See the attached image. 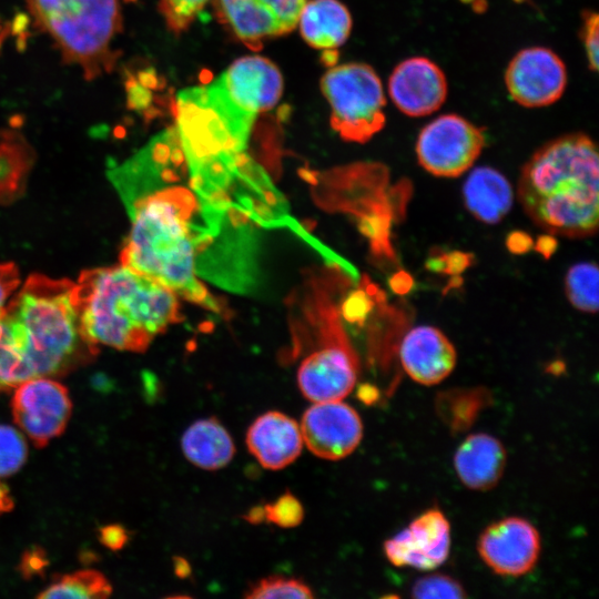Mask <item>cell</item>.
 Listing matches in <instances>:
<instances>
[{
    "label": "cell",
    "mask_w": 599,
    "mask_h": 599,
    "mask_svg": "<svg viewBox=\"0 0 599 599\" xmlns=\"http://www.w3.org/2000/svg\"><path fill=\"white\" fill-rule=\"evenodd\" d=\"M306 43L329 50L344 44L352 31V16L338 0H312L303 7L298 22Z\"/></svg>",
    "instance_id": "22"
},
{
    "label": "cell",
    "mask_w": 599,
    "mask_h": 599,
    "mask_svg": "<svg viewBox=\"0 0 599 599\" xmlns=\"http://www.w3.org/2000/svg\"><path fill=\"white\" fill-rule=\"evenodd\" d=\"M245 440L255 459L271 470H280L291 465L303 448L300 424L277 410L260 415L250 425Z\"/></svg>",
    "instance_id": "19"
},
{
    "label": "cell",
    "mask_w": 599,
    "mask_h": 599,
    "mask_svg": "<svg viewBox=\"0 0 599 599\" xmlns=\"http://www.w3.org/2000/svg\"><path fill=\"white\" fill-rule=\"evenodd\" d=\"M48 565L44 552L39 548L27 551L21 561V571L24 576L40 573Z\"/></svg>",
    "instance_id": "38"
},
{
    "label": "cell",
    "mask_w": 599,
    "mask_h": 599,
    "mask_svg": "<svg viewBox=\"0 0 599 599\" xmlns=\"http://www.w3.org/2000/svg\"><path fill=\"white\" fill-rule=\"evenodd\" d=\"M73 302L81 336L97 351L105 345L144 352L182 319L173 291L122 264L83 271L74 283Z\"/></svg>",
    "instance_id": "3"
},
{
    "label": "cell",
    "mask_w": 599,
    "mask_h": 599,
    "mask_svg": "<svg viewBox=\"0 0 599 599\" xmlns=\"http://www.w3.org/2000/svg\"><path fill=\"white\" fill-rule=\"evenodd\" d=\"M74 282L30 275L0 312V393L67 374L97 354L81 336Z\"/></svg>",
    "instance_id": "2"
},
{
    "label": "cell",
    "mask_w": 599,
    "mask_h": 599,
    "mask_svg": "<svg viewBox=\"0 0 599 599\" xmlns=\"http://www.w3.org/2000/svg\"><path fill=\"white\" fill-rule=\"evenodd\" d=\"M383 549L387 560L396 567L433 570L449 556V521L441 510L427 509L386 539Z\"/></svg>",
    "instance_id": "13"
},
{
    "label": "cell",
    "mask_w": 599,
    "mask_h": 599,
    "mask_svg": "<svg viewBox=\"0 0 599 599\" xmlns=\"http://www.w3.org/2000/svg\"><path fill=\"white\" fill-rule=\"evenodd\" d=\"M181 447L185 458L205 470L225 467L235 454V446L222 423L207 417L195 420L182 435Z\"/></svg>",
    "instance_id": "23"
},
{
    "label": "cell",
    "mask_w": 599,
    "mask_h": 599,
    "mask_svg": "<svg viewBox=\"0 0 599 599\" xmlns=\"http://www.w3.org/2000/svg\"><path fill=\"white\" fill-rule=\"evenodd\" d=\"M13 508V499L6 485L0 481V515L10 511Z\"/></svg>",
    "instance_id": "42"
},
{
    "label": "cell",
    "mask_w": 599,
    "mask_h": 599,
    "mask_svg": "<svg viewBox=\"0 0 599 599\" xmlns=\"http://www.w3.org/2000/svg\"><path fill=\"white\" fill-rule=\"evenodd\" d=\"M486 143L481 128L466 118L449 113L427 123L416 141L418 163L439 177H457L468 171Z\"/></svg>",
    "instance_id": "8"
},
{
    "label": "cell",
    "mask_w": 599,
    "mask_h": 599,
    "mask_svg": "<svg viewBox=\"0 0 599 599\" xmlns=\"http://www.w3.org/2000/svg\"><path fill=\"white\" fill-rule=\"evenodd\" d=\"M217 80L237 105L254 114L272 109L283 92L280 70L258 55L235 60Z\"/></svg>",
    "instance_id": "17"
},
{
    "label": "cell",
    "mask_w": 599,
    "mask_h": 599,
    "mask_svg": "<svg viewBox=\"0 0 599 599\" xmlns=\"http://www.w3.org/2000/svg\"><path fill=\"white\" fill-rule=\"evenodd\" d=\"M507 463L502 443L486 433L468 435L454 455V468L469 489L485 491L501 479Z\"/></svg>",
    "instance_id": "20"
},
{
    "label": "cell",
    "mask_w": 599,
    "mask_h": 599,
    "mask_svg": "<svg viewBox=\"0 0 599 599\" xmlns=\"http://www.w3.org/2000/svg\"><path fill=\"white\" fill-rule=\"evenodd\" d=\"M599 20L598 13L595 11H587L583 13V24L581 28V38L583 41V49L586 52L588 67L592 71L598 69V51H599Z\"/></svg>",
    "instance_id": "33"
},
{
    "label": "cell",
    "mask_w": 599,
    "mask_h": 599,
    "mask_svg": "<svg viewBox=\"0 0 599 599\" xmlns=\"http://www.w3.org/2000/svg\"><path fill=\"white\" fill-rule=\"evenodd\" d=\"M245 519L251 524H261L264 521L263 506H255L247 511Z\"/></svg>",
    "instance_id": "43"
},
{
    "label": "cell",
    "mask_w": 599,
    "mask_h": 599,
    "mask_svg": "<svg viewBox=\"0 0 599 599\" xmlns=\"http://www.w3.org/2000/svg\"><path fill=\"white\" fill-rule=\"evenodd\" d=\"M126 92L130 109L145 111L150 106L152 101L150 89L141 84L135 78L129 77Z\"/></svg>",
    "instance_id": "36"
},
{
    "label": "cell",
    "mask_w": 599,
    "mask_h": 599,
    "mask_svg": "<svg viewBox=\"0 0 599 599\" xmlns=\"http://www.w3.org/2000/svg\"><path fill=\"white\" fill-rule=\"evenodd\" d=\"M565 293L575 308L585 313H597V264L595 262H580L570 266L565 277Z\"/></svg>",
    "instance_id": "25"
},
{
    "label": "cell",
    "mask_w": 599,
    "mask_h": 599,
    "mask_svg": "<svg viewBox=\"0 0 599 599\" xmlns=\"http://www.w3.org/2000/svg\"><path fill=\"white\" fill-rule=\"evenodd\" d=\"M124 204L131 230L121 250V264L179 297L219 311L197 275V261L206 243L205 225L184 156L173 159L138 185Z\"/></svg>",
    "instance_id": "1"
},
{
    "label": "cell",
    "mask_w": 599,
    "mask_h": 599,
    "mask_svg": "<svg viewBox=\"0 0 599 599\" xmlns=\"http://www.w3.org/2000/svg\"><path fill=\"white\" fill-rule=\"evenodd\" d=\"M101 542L112 549H121L129 540L128 531L120 525H110L100 529Z\"/></svg>",
    "instance_id": "37"
},
{
    "label": "cell",
    "mask_w": 599,
    "mask_h": 599,
    "mask_svg": "<svg viewBox=\"0 0 599 599\" xmlns=\"http://www.w3.org/2000/svg\"><path fill=\"white\" fill-rule=\"evenodd\" d=\"M174 110L191 186L205 193L226 190L248 160L256 114L237 105L217 79L180 91Z\"/></svg>",
    "instance_id": "5"
},
{
    "label": "cell",
    "mask_w": 599,
    "mask_h": 599,
    "mask_svg": "<svg viewBox=\"0 0 599 599\" xmlns=\"http://www.w3.org/2000/svg\"><path fill=\"white\" fill-rule=\"evenodd\" d=\"M111 593L112 586L103 573L83 569L59 577L38 598L102 599Z\"/></svg>",
    "instance_id": "24"
},
{
    "label": "cell",
    "mask_w": 599,
    "mask_h": 599,
    "mask_svg": "<svg viewBox=\"0 0 599 599\" xmlns=\"http://www.w3.org/2000/svg\"><path fill=\"white\" fill-rule=\"evenodd\" d=\"M398 355L405 373L425 386L446 379L457 361L453 343L440 329L429 325L410 329L399 345Z\"/></svg>",
    "instance_id": "18"
},
{
    "label": "cell",
    "mask_w": 599,
    "mask_h": 599,
    "mask_svg": "<svg viewBox=\"0 0 599 599\" xmlns=\"http://www.w3.org/2000/svg\"><path fill=\"white\" fill-rule=\"evenodd\" d=\"M33 159L32 148L13 130H0V181H17Z\"/></svg>",
    "instance_id": "27"
},
{
    "label": "cell",
    "mask_w": 599,
    "mask_h": 599,
    "mask_svg": "<svg viewBox=\"0 0 599 599\" xmlns=\"http://www.w3.org/2000/svg\"><path fill=\"white\" fill-rule=\"evenodd\" d=\"M475 256L463 251L436 252L437 272L450 276H459L473 265Z\"/></svg>",
    "instance_id": "34"
},
{
    "label": "cell",
    "mask_w": 599,
    "mask_h": 599,
    "mask_svg": "<svg viewBox=\"0 0 599 599\" xmlns=\"http://www.w3.org/2000/svg\"><path fill=\"white\" fill-rule=\"evenodd\" d=\"M321 87L331 110L332 128L346 141L365 143L386 123V99L375 70L362 62L331 68Z\"/></svg>",
    "instance_id": "7"
},
{
    "label": "cell",
    "mask_w": 599,
    "mask_h": 599,
    "mask_svg": "<svg viewBox=\"0 0 599 599\" xmlns=\"http://www.w3.org/2000/svg\"><path fill=\"white\" fill-rule=\"evenodd\" d=\"M247 599H309L314 597L304 580L283 575H270L253 582L245 591Z\"/></svg>",
    "instance_id": "28"
},
{
    "label": "cell",
    "mask_w": 599,
    "mask_h": 599,
    "mask_svg": "<svg viewBox=\"0 0 599 599\" xmlns=\"http://www.w3.org/2000/svg\"><path fill=\"white\" fill-rule=\"evenodd\" d=\"M438 399L439 413L454 429L468 427L486 403L483 388L455 389L441 394Z\"/></svg>",
    "instance_id": "26"
},
{
    "label": "cell",
    "mask_w": 599,
    "mask_h": 599,
    "mask_svg": "<svg viewBox=\"0 0 599 599\" xmlns=\"http://www.w3.org/2000/svg\"><path fill=\"white\" fill-rule=\"evenodd\" d=\"M568 73L561 58L545 47L518 51L505 71V85L510 98L525 108H544L564 94Z\"/></svg>",
    "instance_id": "10"
},
{
    "label": "cell",
    "mask_w": 599,
    "mask_h": 599,
    "mask_svg": "<svg viewBox=\"0 0 599 599\" xmlns=\"http://www.w3.org/2000/svg\"><path fill=\"white\" fill-rule=\"evenodd\" d=\"M209 0H160V11L173 31L186 29Z\"/></svg>",
    "instance_id": "32"
},
{
    "label": "cell",
    "mask_w": 599,
    "mask_h": 599,
    "mask_svg": "<svg viewBox=\"0 0 599 599\" xmlns=\"http://www.w3.org/2000/svg\"><path fill=\"white\" fill-rule=\"evenodd\" d=\"M27 457L28 446L23 435L12 426L0 425V478L17 473Z\"/></svg>",
    "instance_id": "29"
},
{
    "label": "cell",
    "mask_w": 599,
    "mask_h": 599,
    "mask_svg": "<svg viewBox=\"0 0 599 599\" xmlns=\"http://www.w3.org/2000/svg\"><path fill=\"white\" fill-rule=\"evenodd\" d=\"M463 199L468 212L486 224L499 223L514 202L511 184L498 170L475 167L463 185Z\"/></svg>",
    "instance_id": "21"
},
{
    "label": "cell",
    "mask_w": 599,
    "mask_h": 599,
    "mask_svg": "<svg viewBox=\"0 0 599 599\" xmlns=\"http://www.w3.org/2000/svg\"><path fill=\"white\" fill-rule=\"evenodd\" d=\"M300 428L309 451L327 460L351 455L364 430L357 412L342 400L314 403L304 412Z\"/></svg>",
    "instance_id": "12"
},
{
    "label": "cell",
    "mask_w": 599,
    "mask_h": 599,
    "mask_svg": "<svg viewBox=\"0 0 599 599\" xmlns=\"http://www.w3.org/2000/svg\"><path fill=\"white\" fill-rule=\"evenodd\" d=\"M337 55L338 54H337V51L335 49L325 50L324 54H323L324 63L327 64V65L333 67L334 63L337 60Z\"/></svg>",
    "instance_id": "45"
},
{
    "label": "cell",
    "mask_w": 599,
    "mask_h": 599,
    "mask_svg": "<svg viewBox=\"0 0 599 599\" xmlns=\"http://www.w3.org/2000/svg\"><path fill=\"white\" fill-rule=\"evenodd\" d=\"M507 250L516 255L528 253L534 247L532 237L524 231H512L506 237Z\"/></svg>",
    "instance_id": "39"
},
{
    "label": "cell",
    "mask_w": 599,
    "mask_h": 599,
    "mask_svg": "<svg viewBox=\"0 0 599 599\" xmlns=\"http://www.w3.org/2000/svg\"><path fill=\"white\" fill-rule=\"evenodd\" d=\"M306 0H216L221 19L245 44L295 29Z\"/></svg>",
    "instance_id": "14"
},
{
    "label": "cell",
    "mask_w": 599,
    "mask_h": 599,
    "mask_svg": "<svg viewBox=\"0 0 599 599\" xmlns=\"http://www.w3.org/2000/svg\"><path fill=\"white\" fill-rule=\"evenodd\" d=\"M264 521L281 528L297 527L304 519V507L296 496L286 491L263 505Z\"/></svg>",
    "instance_id": "31"
},
{
    "label": "cell",
    "mask_w": 599,
    "mask_h": 599,
    "mask_svg": "<svg viewBox=\"0 0 599 599\" xmlns=\"http://www.w3.org/2000/svg\"><path fill=\"white\" fill-rule=\"evenodd\" d=\"M410 590L412 597L418 599H459L467 596L463 585L445 573H430L420 577Z\"/></svg>",
    "instance_id": "30"
},
{
    "label": "cell",
    "mask_w": 599,
    "mask_h": 599,
    "mask_svg": "<svg viewBox=\"0 0 599 599\" xmlns=\"http://www.w3.org/2000/svg\"><path fill=\"white\" fill-rule=\"evenodd\" d=\"M11 409L17 426L41 448L64 432L72 402L64 385L49 377H37L14 388Z\"/></svg>",
    "instance_id": "9"
},
{
    "label": "cell",
    "mask_w": 599,
    "mask_h": 599,
    "mask_svg": "<svg viewBox=\"0 0 599 599\" xmlns=\"http://www.w3.org/2000/svg\"><path fill=\"white\" fill-rule=\"evenodd\" d=\"M537 253H539L545 260H549L558 248V240L554 234L547 233L540 235L534 247Z\"/></svg>",
    "instance_id": "41"
},
{
    "label": "cell",
    "mask_w": 599,
    "mask_h": 599,
    "mask_svg": "<svg viewBox=\"0 0 599 599\" xmlns=\"http://www.w3.org/2000/svg\"><path fill=\"white\" fill-rule=\"evenodd\" d=\"M541 550L537 528L521 517H506L488 525L477 540V552L487 567L505 577H520L536 566Z\"/></svg>",
    "instance_id": "11"
},
{
    "label": "cell",
    "mask_w": 599,
    "mask_h": 599,
    "mask_svg": "<svg viewBox=\"0 0 599 599\" xmlns=\"http://www.w3.org/2000/svg\"><path fill=\"white\" fill-rule=\"evenodd\" d=\"M518 199L529 219L547 233L569 238L596 234L599 219V160L582 132L556 138L521 169Z\"/></svg>",
    "instance_id": "4"
},
{
    "label": "cell",
    "mask_w": 599,
    "mask_h": 599,
    "mask_svg": "<svg viewBox=\"0 0 599 599\" xmlns=\"http://www.w3.org/2000/svg\"><path fill=\"white\" fill-rule=\"evenodd\" d=\"M20 285L19 270L13 263H0V312Z\"/></svg>",
    "instance_id": "35"
},
{
    "label": "cell",
    "mask_w": 599,
    "mask_h": 599,
    "mask_svg": "<svg viewBox=\"0 0 599 599\" xmlns=\"http://www.w3.org/2000/svg\"><path fill=\"white\" fill-rule=\"evenodd\" d=\"M175 572L180 577L184 578L190 573V566L183 558H174Z\"/></svg>",
    "instance_id": "44"
},
{
    "label": "cell",
    "mask_w": 599,
    "mask_h": 599,
    "mask_svg": "<svg viewBox=\"0 0 599 599\" xmlns=\"http://www.w3.org/2000/svg\"><path fill=\"white\" fill-rule=\"evenodd\" d=\"M28 7L35 26L85 80L114 69L120 52L112 42L122 30L119 0H28Z\"/></svg>",
    "instance_id": "6"
},
{
    "label": "cell",
    "mask_w": 599,
    "mask_h": 599,
    "mask_svg": "<svg viewBox=\"0 0 599 599\" xmlns=\"http://www.w3.org/2000/svg\"><path fill=\"white\" fill-rule=\"evenodd\" d=\"M358 367L352 345L309 352L298 366V388L313 403L342 400L353 390Z\"/></svg>",
    "instance_id": "16"
},
{
    "label": "cell",
    "mask_w": 599,
    "mask_h": 599,
    "mask_svg": "<svg viewBox=\"0 0 599 599\" xmlns=\"http://www.w3.org/2000/svg\"><path fill=\"white\" fill-rule=\"evenodd\" d=\"M388 94L405 115L426 116L443 106L448 83L444 71L434 61L426 57H410L392 71Z\"/></svg>",
    "instance_id": "15"
},
{
    "label": "cell",
    "mask_w": 599,
    "mask_h": 599,
    "mask_svg": "<svg viewBox=\"0 0 599 599\" xmlns=\"http://www.w3.org/2000/svg\"><path fill=\"white\" fill-rule=\"evenodd\" d=\"M388 284L394 293L405 295L413 288L414 280L408 272L400 270L390 276Z\"/></svg>",
    "instance_id": "40"
}]
</instances>
